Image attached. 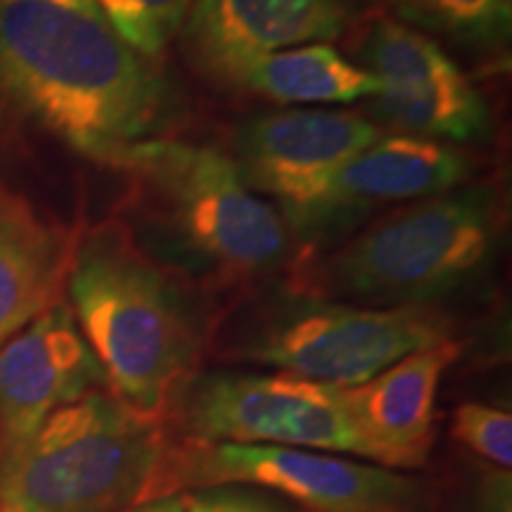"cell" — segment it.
I'll use <instances>...</instances> for the list:
<instances>
[{
  "mask_svg": "<svg viewBox=\"0 0 512 512\" xmlns=\"http://www.w3.org/2000/svg\"><path fill=\"white\" fill-rule=\"evenodd\" d=\"M136 53L159 62L181 34L195 0H93Z\"/></svg>",
  "mask_w": 512,
  "mask_h": 512,
  "instance_id": "cell-18",
  "label": "cell"
},
{
  "mask_svg": "<svg viewBox=\"0 0 512 512\" xmlns=\"http://www.w3.org/2000/svg\"><path fill=\"white\" fill-rule=\"evenodd\" d=\"M361 17L363 0H195L183 46L197 69L233 86L256 57L330 43Z\"/></svg>",
  "mask_w": 512,
  "mask_h": 512,
  "instance_id": "cell-10",
  "label": "cell"
},
{
  "mask_svg": "<svg viewBox=\"0 0 512 512\" xmlns=\"http://www.w3.org/2000/svg\"><path fill=\"white\" fill-rule=\"evenodd\" d=\"M121 171L136 219L124 223L147 252L183 278L240 283L283 264V219L219 150L155 138L131 150Z\"/></svg>",
  "mask_w": 512,
  "mask_h": 512,
  "instance_id": "cell-3",
  "label": "cell"
},
{
  "mask_svg": "<svg viewBox=\"0 0 512 512\" xmlns=\"http://www.w3.org/2000/svg\"><path fill=\"white\" fill-rule=\"evenodd\" d=\"M368 102L377 119L403 136L470 143L489 131V105L465 74L413 88H380Z\"/></svg>",
  "mask_w": 512,
  "mask_h": 512,
  "instance_id": "cell-16",
  "label": "cell"
},
{
  "mask_svg": "<svg viewBox=\"0 0 512 512\" xmlns=\"http://www.w3.org/2000/svg\"><path fill=\"white\" fill-rule=\"evenodd\" d=\"M453 437L479 458L510 470L512 418L510 413L484 403H465L453 413Z\"/></svg>",
  "mask_w": 512,
  "mask_h": 512,
  "instance_id": "cell-19",
  "label": "cell"
},
{
  "mask_svg": "<svg viewBox=\"0 0 512 512\" xmlns=\"http://www.w3.org/2000/svg\"><path fill=\"white\" fill-rule=\"evenodd\" d=\"M451 330L432 306L375 309L294 287L242 316L228 349L240 361L332 387H356L403 356L453 339Z\"/></svg>",
  "mask_w": 512,
  "mask_h": 512,
  "instance_id": "cell-6",
  "label": "cell"
},
{
  "mask_svg": "<svg viewBox=\"0 0 512 512\" xmlns=\"http://www.w3.org/2000/svg\"><path fill=\"white\" fill-rule=\"evenodd\" d=\"M164 453L162 420L98 389L0 448V510L124 512L147 501Z\"/></svg>",
  "mask_w": 512,
  "mask_h": 512,
  "instance_id": "cell-5",
  "label": "cell"
},
{
  "mask_svg": "<svg viewBox=\"0 0 512 512\" xmlns=\"http://www.w3.org/2000/svg\"><path fill=\"white\" fill-rule=\"evenodd\" d=\"M233 86L280 105H351L380 91L373 74L349 62L330 43L256 57L240 69Z\"/></svg>",
  "mask_w": 512,
  "mask_h": 512,
  "instance_id": "cell-15",
  "label": "cell"
},
{
  "mask_svg": "<svg viewBox=\"0 0 512 512\" xmlns=\"http://www.w3.org/2000/svg\"><path fill=\"white\" fill-rule=\"evenodd\" d=\"M219 484L254 486L311 512H415L425 491L401 472L328 451L190 439L164 453L147 498Z\"/></svg>",
  "mask_w": 512,
  "mask_h": 512,
  "instance_id": "cell-7",
  "label": "cell"
},
{
  "mask_svg": "<svg viewBox=\"0 0 512 512\" xmlns=\"http://www.w3.org/2000/svg\"><path fill=\"white\" fill-rule=\"evenodd\" d=\"M105 387L69 304L50 306L0 344V448L27 439L57 408Z\"/></svg>",
  "mask_w": 512,
  "mask_h": 512,
  "instance_id": "cell-11",
  "label": "cell"
},
{
  "mask_svg": "<svg viewBox=\"0 0 512 512\" xmlns=\"http://www.w3.org/2000/svg\"><path fill=\"white\" fill-rule=\"evenodd\" d=\"M501 3L505 5V8H510V0H501Z\"/></svg>",
  "mask_w": 512,
  "mask_h": 512,
  "instance_id": "cell-22",
  "label": "cell"
},
{
  "mask_svg": "<svg viewBox=\"0 0 512 512\" xmlns=\"http://www.w3.org/2000/svg\"><path fill=\"white\" fill-rule=\"evenodd\" d=\"M0 512H8V510H0Z\"/></svg>",
  "mask_w": 512,
  "mask_h": 512,
  "instance_id": "cell-23",
  "label": "cell"
},
{
  "mask_svg": "<svg viewBox=\"0 0 512 512\" xmlns=\"http://www.w3.org/2000/svg\"><path fill=\"white\" fill-rule=\"evenodd\" d=\"M183 110L159 62L93 0H0V159L57 152L121 169Z\"/></svg>",
  "mask_w": 512,
  "mask_h": 512,
  "instance_id": "cell-1",
  "label": "cell"
},
{
  "mask_svg": "<svg viewBox=\"0 0 512 512\" xmlns=\"http://www.w3.org/2000/svg\"><path fill=\"white\" fill-rule=\"evenodd\" d=\"M131 512H185L183 496H157L133 505Z\"/></svg>",
  "mask_w": 512,
  "mask_h": 512,
  "instance_id": "cell-21",
  "label": "cell"
},
{
  "mask_svg": "<svg viewBox=\"0 0 512 512\" xmlns=\"http://www.w3.org/2000/svg\"><path fill=\"white\" fill-rule=\"evenodd\" d=\"M406 24L451 36L460 43L503 41L510 31V8L501 0H384Z\"/></svg>",
  "mask_w": 512,
  "mask_h": 512,
  "instance_id": "cell-17",
  "label": "cell"
},
{
  "mask_svg": "<svg viewBox=\"0 0 512 512\" xmlns=\"http://www.w3.org/2000/svg\"><path fill=\"white\" fill-rule=\"evenodd\" d=\"M188 439L354 453L342 389L290 373L192 377L171 406Z\"/></svg>",
  "mask_w": 512,
  "mask_h": 512,
  "instance_id": "cell-8",
  "label": "cell"
},
{
  "mask_svg": "<svg viewBox=\"0 0 512 512\" xmlns=\"http://www.w3.org/2000/svg\"><path fill=\"white\" fill-rule=\"evenodd\" d=\"M67 287L107 389L162 420L195 377L209 337L192 280L155 259L124 221H105L76 238Z\"/></svg>",
  "mask_w": 512,
  "mask_h": 512,
  "instance_id": "cell-2",
  "label": "cell"
},
{
  "mask_svg": "<svg viewBox=\"0 0 512 512\" xmlns=\"http://www.w3.org/2000/svg\"><path fill=\"white\" fill-rule=\"evenodd\" d=\"M456 339L403 356L368 382L342 389L356 456L387 470H415L430 458L441 377L460 356Z\"/></svg>",
  "mask_w": 512,
  "mask_h": 512,
  "instance_id": "cell-12",
  "label": "cell"
},
{
  "mask_svg": "<svg viewBox=\"0 0 512 512\" xmlns=\"http://www.w3.org/2000/svg\"><path fill=\"white\" fill-rule=\"evenodd\" d=\"M76 238L0 181V344L62 302Z\"/></svg>",
  "mask_w": 512,
  "mask_h": 512,
  "instance_id": "cell-14",
  "label": "cell"
},
{
  "mask_svg": "<svg viewBox=\"0 0 512 512\" xmlns=\"http://www.w3.org/2000/svg\"><path fill=\"white\" fill-rule=\"evenodd\" d=\"M465 152L437 140L380 136L332 178L328 192L297 230L309 235L335 219H351L394 202H420L458 188L470 176Z\"/></svg>",
  "mask_w": 512,
  "mask_h": 512,
  "instance_id": "cell-13",
  "label": "cell"
},
{
  "mask_svg": "<svg viewBox=\"0 0 512 512\" xmlns=\"http://www.w3.org/2000/svg\"><path fill=\"white\" fill-rule=\"evenodd\" d=\"M183 496L185 512H292L290 505L275 494L240 484H219L190 489Z\"/></svg>",
  "mask_w": 512,
  "mask_h": 512,
  "instance_id": "cell-20",
  "label": "cell"
},
{
  "mask_svg": "<svg viewBox=\"0 0 512 512\" xmlns=\"http://www.w3.org/2000/svg\"><path fill=\"white\" fill-rule=\"evenodd\" d=\"M380 136V128L356 112H271L240 128L233 162L249 188L275 197L299 228L339 169Z\"/></svg>",
  "mask_w": 512,
  "mask_h": 512,
  "instance_id": "cell-9",
  "label": "cell"
},
{
  "mask_svg": "<svg viewBox=\"0 0 512 512\" xmlns=\"http://www.w3.org/2000/svg\"><path fill=\"white\" fill-rule=\"evenodd\" d=\"M501 230L489 188H453L368 226L299 278L297 290L394 309L430 306L484 271Z\"/></svg>",
  "mask_w": 512,
  "mask_h": 512,
  "instance_id": "cell-4",
  "label": "cell"
}]
</instances>
